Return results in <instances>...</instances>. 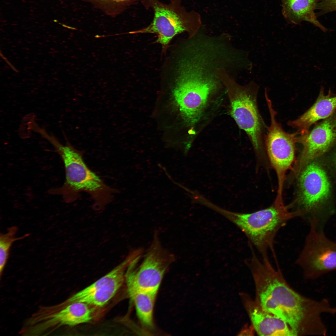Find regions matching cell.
Segmentation results:
<instances>
[{"label":"cell","instance_id":"9c48e42d","mask_svg":"<svg viewBox=\"0 0 336 336\" xmlns=\"http://www.w3.org/2000/svg\"><path fill=\"white\" fill-rule=\"evenodd\" d=\"M296 264L307 279H314L336 270V242L326 236L323 229L310 225Z\"/></svg>","mask_w":336,"mask_h":336},{"label":"cell","instance_id":"2e32d148","mask_svg":"<svg viewBox=\"0 0 336 336\" xmlns=\"http://www.w3.org/2000/svg\"><path fill=\"white\" fill-rule=\"evenodd\" d=\"M282 12L289 23L297 25L303 21L308 22L325 32L327 29L319 21L315 11L322 0H280Z\"/></svg>","mask_w":336,"mask_h":336},{"label":"cell","instance_id":"6da1fadb","mask_svg":"<svg viewBox=\"0 0 336 336\" xmlns=\"http://www.w3.org/2000/svg\"><path fill=\"white\" fill-rule=\"evenodd\" d=\"M246 261L255 287V299L266 310L285 321L294 336L326 335L324 313L336 314V307L326 299L318 301L295 291L286 281L277 263L268 257L259 258L254 251Z\"/></svg>","mask_w":336,"mask_h":336},{"label":"cell","instance_id":"ba28073f","mask_svg":"<svg viewBox=\"0 0 336 336\" xmlns=\"http://www.w3.org/2000/svg\"><path fill=\"white\" fill-rule=\"evenodd\" d=\"M265 100L270 117V124L267 127L265 145L272 165L278 177V190L277 198H282V192L285 174L291 167L295 158V133H289L283 129L276 119L277 112L268 96Z\"/></svg>","mask_w":336,"mask_h":336},{"label":"cell","instance_id":"52a82bcc","mask_svg":"<svg viewBox=\"0 0 336 336\" xmlns=\"http://www.w3.org/2000/svg\"><path fill=\"white\" fill-rule=\"evenodd\" d=\"M142 4L152 10L154 16L147 27L127 33H150L156 34L157 42L167 45L176 35L192 30L193 17L181 5L180 0H170L164 3L159 0H143Z\"/></svg>","mask_w":336,"mask_h":336},{"label":"cell","instance_id":"ac0fdd59","mask_svg":"<svg viewBox=\"0 0 336 336\" xmlns=\"http://www.w3.org/2000/svg\"><path fill=\"white\" fill-rule=\"evenodd\" d=\"M92 4L106 15L116 16L130 6L143 0H84Z\"/></svg>","mask_w":336,"mask_h":336},{"label":"cell","instance_id":"44dd1931","mask_svg":"<svg viewBox=\"0 0 336 336\" xmlns=\"http://www.w3.org/2000/svg\"><path fill=\"white\" fill-rule=\"evenodd\" d=\"M255 331L253 326L246 325L244 326L238 333V335H252Z\"/></svg>","mask_w":336,"mask_h":336},{"label":"cell","instance_id":"9a60e30c","mask_svg":"<svg viewBox=\"0 0 336 336\" xmlns=\"http://www.w3.org/2000/svg\"><path fill=\"white\" fill-rule=\"evenodd\" d=\"M336 110V94L330 90L325 95L321 86L314 104L303 114L295 119L290 120L287 125L297 130L298 135L307 133L310 127L318 121L331 116Z\"/></svg>","mask_w":336,"mask_h":336},{"label":"cell","instance_id":"d6986e66","mask_svg":"<svg viewBox=\"0 0 336 336\" xmlns=\"http://www.w3.org/2000/svg\"><path fill=\"white\" fill-rule=\"evenodd\" d=\"M17 227L12 226L7 229L6 232L0 235V273L2 274L8 259L9 251L12 244L15 241L25 238L29 235L27 234L22 236L16 237Z\"/></svg>","mask_w":336,"mask_h":336},{"label":"cell","instance_id":"5bb4252c","mask_svg":"<svg viewBox=\"0 0 336 336\" xmlns=\"http://www.w3.org/2000/svg\"><path fill=\"white\" fill-rule=\"evenodd\" d=\"M243 306L255 331L260 336H294L283 320L265 310L254 298L245 292L239 293Z\"/></svg>","mask_w":336,"mask_h":336},{"label":"cell","instance_id":"30bf717a","mask_svg":"<svg viewBox=\"0 0 336 336\" xmlns=\"http://www.w3.org/2000/svg\"><path fill=\"white\" fill-rule=\"evenodd\" d=\"M298 199L296 212L298 217L313 222L315 213L329 193L330 185L324 170L315 163H308L298 173Z\"/></svg>","mask_w":336,"mask_h":336},{"label":"cell","instance_id":"5b68a950","mask_svg":"<svg viewBox=\"0 0 336 336\" xmlns=\"http://www.w3.org/2000/svg\"><path fill=\"white\" fill-rule=\"evenodd\" d=\"M220 82L198 73L178 69L172 95L187 126L193 127L199 121L210 96Z\"/></svg>","mask_w":336,"mask_h":336},{"label":"cell","instance_id":"277c9868","mask_svg":"<svg viewBox=\"0 0 336 336\" xmlns=\"http://www.w3.org/2000/svg\"><path fill=\"white\" fill-rule=\"evenodd\" d=\"M220 79L226 86L230 100L231 114L239 127L246 132L257 153L263 150L267 127L257 103L259 85L253 81L241 86L222 72Z\"/></svg>","mask_w":336,"mask_h":336},{"label":"cell","instance_id":"3957f363","mask_svg":"<svg viewBox=\"0 0 336 336\" xmlns=\"http://www.w3.org/2000/svg\"><path fill=\"white\" fill-rule=\"evenodd\" d=\"M214 210L236 225L262 257H268L270 251L275 259L274 244L277 233L289 221L297 217L296 212L289 211L283 203L275 202L268 208L249 213L234 212L217 206Z\"/></svg>","mask_w":336,"mask_h":336},{"label":"cell","instance_id":"8fae6325","mask_svg":"<svg viewBox=\"0 0 336 336\" xmlns=\"http://www.w3.org/2000/svg\"><path fill=\"white\" fill-rule=\"evenodd\" d=\"M138 254L137 249L132 250L124 260L110 272L64 302H80L97 307L104 306L123 285L128 266Z\"/></svg>","mask_w":336,"mask_h":336},{"label":"cell","instance_id":"7c38bea8","mask_svg":"<svg viewBox=\"0 0 336 336\" xmlns=\"http://www.w3.org/2000/svg\"><path fill=\"white\" fill-rule=\"evenodd\" d=\"M296 143L302 149L296 167L299 172L312 160L324 154L336 143V110L307 133L297 135Z\"/></svg>","mask_w":336,"mask_h":336},{"label":"cell","instance_id":"e0dca14e","mask_svg":"<svg viewBox=\"0 0 336 336\" xmlns=\"http://www.w3.org/2000/svg\"><path fill=\"white\" fill-rule=\"evenodd\" d=\"M128 292L134 303L137 316L142 325L152 328L154 305L157 293L139 291Z\"/></svg>","mask_w":336,"mask_h":336},{"label":"cell","instance_id":"8992f818","mask_svg":"<svg viewBox=\"0 0 336 336\" xmlns=\"http://www.w3.org/2000/svg\"><path fill=\"white\" fill-rule=\"evenodd\" d=\"M175 259L174 255L163 247L158 234L155 232L139 265L136 268L141 259L138 256L128 266L125 279L127 291L157 293L165 273Z\"/></svg>","mask_w":336,"mask_h":336},{"label":"cell","instance_id":"4fadbf2b","mask_svg":"<svg viewBox=\"0 0 336 336\" xmlns=\"http://www.w3.org/2000/svg\"><path fill=\"white\" fill-rule=\"evenodd\" d=\"M85 303L63 302L54 307L50 312H39L34 316V329L40 334L51 327L63 325L73 326L89 322L93 318V310Z\"/></svg>","mask_w":336,"mask_h":336},{"label":"cell","instance_id":"7a4b0ae2","mask_svg":"<svg viewBox=\"0 0 336 336\" xmlns=\"http://www.w3.org/2000/svg\"><path fill=\"white\" fill-rule=\"evenodd\" d=\"M64 135L65 145L52 134L45 137L62 159L65 171L63 184L50 192L61 196L65 202L70 203L77 200L81 192H85L93 199L95 208L102 209L111 201L115 191L89 168L83 160V152L74 147Z\"/></svg>","mask_w":336,"mask_h":336},{"label":"cell","instance_id":"ffe728a7","mask_svg":"<svg viewBox=\"0 0 336 336\" xmlns=\"http://www.w3.org/2000/svg\"><path fill=\"white\" fill-rule=\"evenodd\" d=\"M318 15L336 11V0H322L317 5Z\"/></svg>","mask_w":336,"mask_h":336}]
</instances>
